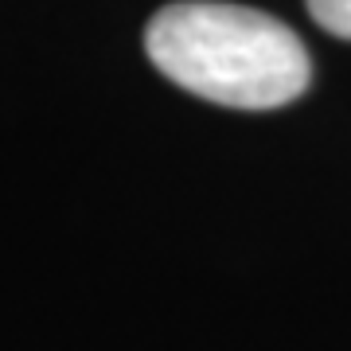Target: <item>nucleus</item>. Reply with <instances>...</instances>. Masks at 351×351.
<instances>
[{"label": "nucleus", "instance_id": "1", "mask_svg": "<svg viewBox=\"0 0 351 351\" xmlns=\"http://www.w3.org/2000/svg\"><path fill=\"white\" fill-rule=\"evenodd\" d=\"M145 51L176 86L230 110L289 106L313 78L301 36L250 4H164L149 20Z\"/></svg>", "mask_w": 351, "mask_h": 351}, {"label": "nucleus", "instance_id": "2", "mask_svg": "<svg viewBox=\"0 0 351 351\" xmlns=\"http://www.w3.org/2000/svg\"><path fill=\"white\" fill-rule=\"evenodd\" d=\"M304 4L328 36L351 39V0H304Z\"/></svg>", "mask_w": 351, "mask_h": 351}]
</instances>
